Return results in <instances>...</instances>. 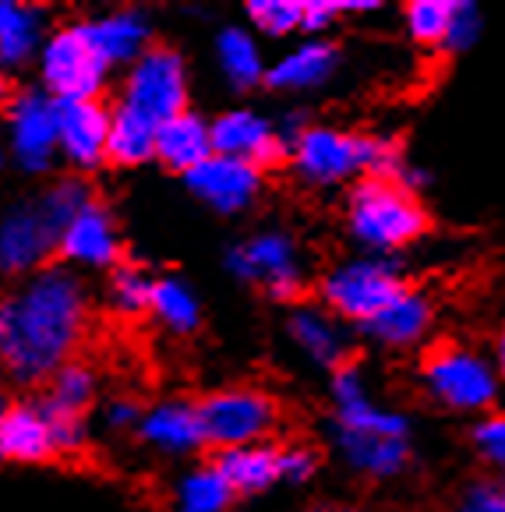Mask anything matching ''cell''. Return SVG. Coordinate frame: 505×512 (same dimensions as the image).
<instances>
[{"label": "cell", "mask_w": 505, "mask_h": 512, "mask_svg": "<svg viewBox=\"0 0 505 512\" xmlns=\"http://www.w3.org/2000/svg\"><path fill=\"white\" fill-rule=\"evenodd\" d=\"M39 71H43V92L50 99H99L110 64L92 43L89 25L75 22L46 39Z\"/></svg>", "instance_id": "6"}, {"label": "cell", "mask_w": 505, "mask_h": 512, "mask_svg": "<svg viewBox=\"0 0 505 512\" xmlns=\"http://www.w3.org/2000/svg\"><path fill=\"white\" fill-rule=\"evenodd\" d=\"M234 491L223 481L216 467H195L177 481L174 495H170V512H230L234 505Z\"/></svg>", "instance_id": "27"}, {"label": "cell", "mask_w": 505, "mask_h": 512, "mask_svg": "<svg viewBox=\"0 0 505 512\" xmlns=\"http://www.w3.org/2000/svg\"><path fill=\"white\" fill-rule=\"evenodd\" d=\"M96 400V371L82 361H68L46 378V396L43 403H50L61 414L85 417V410Z\"/></svg>", "instance_id": "31"}, {"label": "cell", "mask_w": 505, "mask_h": 512, "mask_svg": "<svg viewBox=\"0 0 505 512\" xmlns=\"http://www.w3.org/2000/svg\"><path fill=\"white\" fill-rule=\"evenodd\" d=\"M336 445H340L343 460L364 477H396L407 470L410 463V442L407 438H375V435H350V431H336Z\"/></svg>", "instance_id": "23"}, {"label": "cell", "mask_w": 505, "mask_h": 512, "mask_svg": "<svg viewBox=\"0 0 505 512\" xmlns=\"http://www.w3.org/2000/svg\"><path fill=\"white\" fill-rule=\"evenodd\" d=\"M138 438L166 456H188L202 449V421H198V403L191 400H159L142 410L138 417Z\"/></svg>", "instance_id": "19"}, {"label": "cell", "mask_w": 505, "mask_h": 512, "mask_svg": "<svg viewBox=\"0 0 505 512\" xmlns=\"http://www.w3.org/2000/svg\"><path fill=\"white\" fill-rule=\"evenodd\" d=\"M209 156H212L209 121H202L198 113L184 110L156 128V149H152V159H159L166 170L188 177L191 170H195L198 163H205Z\"/></svg>", "instance_id": "20"}, {"label": "cell", "mask_w": 505, "mask_h": 512, "mask_svg": "<svg viewBox=\"0 0 505 512\" xmlns=\"http://www.w3.org/2000/svg\"><path fill=\"white\" fill-rule=\"evenodd\" d=\"M470 442H474L477 456H481L491 470H498V474L505 477V414L481 417V421L474 424Z\"/></svg>", "instance_id": "35"}, {"label": "cell", "mask_w": 505, "mask_h": 512, "mask_svg": "<svg viewBox=\"0 0 505 512\" xmlns=\"http://www.w3.org/2000/svg\"><path fill=\"white\" fill-rule=\"evenodd\" d=\"M318 470V456L308 445H279V477L283 481L304 484L311 481Z\"/></svg>", "instance_id": "38"}, {"label": "cell", "mask_w": 505, "mask_h": 512, "mask_svg": "<svg viewBox=\"0 0 505 512\" xmlns=\"http://www.w3.org/2000/svg\"><path fill=\"white\" fill-rule=\"evenodd\" d=\"M184 181H188L191 195L198 202L223 212V216L244 212L262 195V170H255L248 163H237V159L216 156V152L205 163H198Z\"/></svg>", "instance_id": "16"}, {"label": "cell", "mask_w": 505, "mask_h": 512, "mask_svg": "<svg viewBox=\"0 0 505 512\" xmlns=\"http://www.w3.org/2000/svg\"><path fill=\"white\" fill-rule=\"evenodd\" d=\"M276 396L255 385H227V389L209 392L198 400V421H202V438L212 449H237V445L269 442L279 428Z\"/></svg>", "instance_id": "3"}, {"label": "cell", "mask_w": 505, "mask_h": 512, "mask_svg": "<svg viewBox=\"0 0 505 512\" xmlns=\"http://www.w3.org/2000/svg\"><path fill=\"white\" fill-rule=\"evenodd\" d=\"M290 339L297 347L311 357L315 364H325V368H340L347 364V339H343L340 325L329 311L322 308H297L287 322Z\"/></svg>", "instance_id": "24"}, {"label": "cell", "mask_w": 505, "mask_h": 512, "mask_svg": "<svg viewBox=\"0 0 505 512\" xmlns=\"http://www.w3.org/2000/svg\"><path fill=\"white\" fill-rule=\"evenodd\" d=\"M340 68V50L329 39H311V43L294 46L290 53H283L269 71H265V82L279 92H301L315 89V85L329 82Z\"/></svg>", "instance_id": "21"}, {"label": "cell", "mask_w": 505, "mask_h": 512, "mask_svg": "<svg viewBox=\"0 0 505 512\" xmlns=\"http://www.w3.org/2000/svg\"><path fill=\"white\" fill-rule=\"evenodd\" d=\"M216 53H219V68L227 75V82L234 89H251V85L265 82V64L258 43L248 29H223L216 39Z\"/></svg>", "instance_id": "30"}, {"label": "cell", "mask_w": 505, "mask_h": 512, "mask_svg": "<svg viewBox=\"0 0 505 512\" xmlns=\"http://www.w3.org/2000/svg\"><path fill=\"white\" fill-rule=\"evenodd\" d=\"M138 417H142V407L131 400H114L110 403V410H106V424L117 431L124 428H138Z\"/></svg>", "instance_id": "40"}, {"label": "cell", "mask_w": 505, "mask_h": 512, "mask_svg": "<svg viewBox=\"0 0 505 512\" xmlns=\"http://www.w3.org/2000/svg\"><path fill=\"white\" fill-rule=\"evenodd\" d=\"M57 438L43 400L11 403L0 414V463H46L57 460Z\"/></svg>", "instance_id": "17"}, {"label": "cell", "mask_w": 505, "mask_h": 512, "mask_svg": "<svg viewBox=\"0 0 505 512\" xmlns=\"http://www.w3.org/2000/svg\"><path fill=\"white\" fill-rule=\"evenodd\" d=\"M11 407V396H8V389H4V385H0V414H4V410Z\"/></svg>", "instance_id": "43"}, {"label": "cell", "mask_w": 505, "mask_h": 512, "mask_svg": "<svg viewBox=\"0 0 505 512\" xmlns=\"http://www.w3.org/2000/svg\"><path fill=\"white\" fill-rule=\"evenodd\" d=\"M421 378L431 400L456 414H477L498 400V371L477 350L460 343L431 347L421 361Z\"/></svg>", "instance_id": "4"}, {"label": "cell", "mask_w": 505, "mask_h": 512, "mask_svg": "<svg viewBox=\"0 0 505 512\" xmlns=\"http://www.w3.org/2000/svg\"><path fill=\"white\" fill-rule=\"evenodd\" d=\"M495 371L505 378V325H502V332H498V339H495Z\"/></svg>", "instance_id": "41"}, {"label": "cell", "mask_w": 505, "mask_h": 512, "mask_svg": "<svg viewBox=\"0 0 505 512\" xmlns=\"http://www.w3.org/2000/svg\"><path fill=\"white\" fill-rule=\"evenodd\" d=\"M89 329L82 279L61 265H43L15 294L0 297V368L15 382H46L75 361Z\"/></svg>", "instance_id": "1"}, {"label": "cell", "mask_w": 505, "mask_h": 512, "mask_svg": "<svg viewBox=\"0 0 505 512\" xmlns=\"http://www.w3.org/2000/svg\"><path fill=\"white\" fill-rule=\"evenodd\" d=\"M477 36H481V11H477L474 4H456L442 50H453V53L467 50V46L477 43Z\"/></svg>", "instance_id": "37"}, {"label": "cell", "mask_w": 505, "mask_h": 512, "mask_svg": "<svg viewBox=\"0 0 505 512\" xmlns=\"http://www.w3.org/2000/svg\"><path fill=\"white\" fill-rule=\"evenodd\" d=\"M407 287L403 276L396 272V265L385 262V258H347V262H336L318 283V294L322 304L336 318H347V322H371L392 297Z\"/></svg>", "instance_id": "7"}, {"label": "cell", "mask_w": 505, "mask_h": 512, "mask_svg": "<svg viewBox=\"0 0 505 512\" xmlns=\"http://www.w3.org/2000/svg\"><path fill=\"white\" fill-rule=\"evenodd\" d=\"M248 18L265 36H290L301 29V0H251Z\"/></svg>", "instance_id": "34"}, {"label": "cell", "mask_w": 505, "mask_h": 512, "mask_svg": "<svg viewBox=\"0 0 505 512\" xmlns=\"http://www.w3.org/2000/svg\"><path fill=\"white\" fill-rule=\"evenodd\" d=\"M89 25L92 43L99 46V53L106 57V64H131L149 50V22L138 11H117V15L96 18Z\"/></svg>", "instance_id": "25"}, {"label": "cell", "mask_w": 505, "mask_h": 512, "mask_svg": "<svg viewBox=\"0 0 505 512\" xmlns=\"http://www.w3.org/2000/svg\"><path fill=\"white\" fill-rule=\"evenodd\" d=\"M39 18L36 8L18 0H0V68H18L39 46Z\"/></svg>", "instance_id": "26"}, {"label": "cell", "mask_w": 505, "mask_h": 512, "mask_svg": "<svg viewBox=\"0 0 505 512\" xmlns=\"http://www.w3.org/2000/svg\"><path fill=\"white\" fill-rule=\"evenodd\" d=\"M332 403H336V431L375 438H407L410 421L400 410L371 400L364 371L357 364H340L332 378Z\"/></svg>", "instance_id": "11"}, {"label": "cell", "mask_w": 505, "mask_h": 512, "mask_svg": "<svg viewBox=\"0 0 505 512\" xmlns=\"http://www.w3.org/2000/svg\"><path fill=\"white\" fill-rule=\"evenodd\" d=\"M212 467L223 474L234 495H262L272 484H279V445L255 442V445H237V449L216 452Z\"/></svg>", "instance_id": "22"}, {"label": "cell", "mask_w": 505, "mask_h": 512, "mask_svg": "<svg viewBox=\"0 0 505 512\" xmlns=\"http://www.w3.org/2000/svg\"><path fill=\"white\" fill-rule=\"evenodd\" d=\"M152 283L156 276L142 269L135 262H117L110 272V304L121 315H145L149 311V297H152Z\"/></svg>", "instance_id": "33"}, {"label": "cell", "mask_w": 505, "mask_h": 512, "mask_svg": "<svg viewBox=\"0 0 505 512\" xmlns=\"http://www.w3.org/2000/svg\"><path fill=\"white\" fill-rule=\"evenodd\" d=\"M11 156L29 174H43L57 156V106L46 92H18L8 110Z\"/></svg>", "instance_id": "10"}, {"label": "cell", "mask_w": 505, "mask_h": 512, "mask_svg": "<svg viewBox=\"0 0 505 512\" xmlns=\"http://www.w3.org/2000/svg\"><path fill=\"white\" fill-rule=\"evenodd\" d=\"M57 251V230L46 223L39 202L11 205L0 216V272L4 276H32Z\"/></svg>", "instance_id": "12"}, {"label": "cell", "mask_w": 505, "mask_h": 512, "mask_svg": "<svg viewBox=\"0 0 505 512\" xmlns=\"http://www.w3.org/2000/svg\"><path fill=\"white\" fill-rule=\"evenodd\" d=\"M117 110L135 113L152 128L188 110V68L181 53L170 46H149L138 61H131Z\"/></svg>", "instance_id": "5"}, {"label": "cell", "mask_w": 505, "mask_h": 512, "mask_svg": "<svg viewBox=\"0 0 505 512\" xmlns=\"http://www.w3.org/2000/svg\"><path fill=\"white\" fill-rule=\"evenodd\" d=\"M149 311L177 336H188L198 329L202 322V308H198L195 290L177 276H159L152 283V297H149Z\"/></svg>", "instance_id": "29"}, {"label": "cell", "mask_w": 505, "mask_h": 512, "mask_svg": "<svg viewBox=\"0 0 505 512\" xmlns=\"http://www.w3.org/2000/svg\"><path fill=\"white\" fill-rule=\"evenodd\" d=\"M57 106V152L75 170H99L106 163L110 106L99 99H53Z\"/></svg>", "instance_id": "14"}, {"label": "cell", "mask_w": 505, "mask_h": 512, "mask_svg": "<svg viewBox=\"0 0 505 512\" xmlns=\"http://www.w3.org/2000/svg\"><path fill=\"white\" fill-rule=\"evenodd\" d=\"M209 135L216 156L237 159V163H248L255 170H269V166L283 163V156H287V138L251 110L219 113L216 121L209 124Z\"/></svg>", "instance_id": "13"}, {"label": "cell", "mask_w": 505, "mask_h": 512, "mask_svg": "<svg viewBox=\"0 0 505 512\" xmlns=\"http://www.w3.org/2000/svg\"><path fill=\"white\" fill-rule=\"evenodd\" d=\"M343 15L340 0H301V29L322 32Z\"/></svg>", "instance_id": "39"}, {"label": "cell", "mask_w": 505, "mask_h": 512, "mask_svg": "<svg viewBox=\"0 0 505 512\" xmlns=\"http://www.w3.org/2000/svg\"><path fill=\"white\" fill-rule=\"evenodd\" d=\"M453 11L456 0H410L407 8H403V22H407L410 39L421 46H431V50H442Z\"/></svg>", "instance_id": "32"}, {"label": "cell", "mask_w": 505, "mask_h": 512, "mask_svg": "<svg viewBox=\"0 0 505 512\" xmlns=\"http://www.w3.org/2000/svg\"><path fill=\"white\" fill-rule=\"evenodd\" d=\"M11 96H15V92H11V78H8V71L0 68V113L8 110V103H11Z\"/></svg>", "instance_id": "42"}, {"label": "cell", "mask_w": 505, "mask_h": 512, "mask_svg": "<svg viewBox=\"0 0 505 512\" xmlns=\"http://www.w3.org/2000/svg\"><path fill=\"white\" fill-rule=\"evenodd\" d=\"M347 230L361 248L385 255L421 241L428 230V209L414 191L396 181L364 177L347 198Z\"/></svg>", "instance_id": "2"}, {"label": "cell", "mask_w": 505, "mask_h": 512, "mask_svg": "<svg viewBox=\"0 0 505 512\" xmlns=\"http://www.w3.org/2000/svg\"><path fill=\"white\" fill-rule=\"evenodd\" d=\"M53 255H61L68 265H85V269L117 265L121 262V230H117L114 212L106 209L99 198L85 202L61 230Z\"/></svg>", "instance_id": "15"}, {"label": "cell", "mask_w": 505, "mask_h": 512, "mask_svg": "<svg viewBox=\"0 0 505 512\" xmlns=\"http://www.w3.org/2000/svg\"><path fill=\"white\" fill-rule=\"evenodd\" d=\"M156 149V128L138 121L128 110H110V135H106V163L114 166H142Z\"/></svg>", "instance_id": "28"}, {"label": "cell", "mask_w": 505, "mask_h": 512, "mask_svg": "<svg viewBox=\"0 0 505 512\" xmlns=\"http://www.w3.org/2000/svg\"><path fill=\"white\" fill-rule=\"evenodd\" d=\"M371 149H375V138L368 135L329 128V124H311L294 135L290 159L308 184L332 188V184L350 181L354 174H368Z\"/></svg>", "instance_id": "8"}, {"label": "cell", "mask_w": 505, "mask_h": 512, "mask_svg": "<svg viewBox=\"0 0 505 512\" xmlns=\"http://www.w3.org/2000/svg\"><path fill=\"white\" fill-rule=\"evenodd\" d=\"M460 512H505V477L470 484L460 498Z\"/></svg>", "instance_id": "36"}, {"label": "cell", "mask_w": 505, "mask_h": 512, "mask_svg": "<svg viewBox=\"0 0 505 512\" xmlns=\"http://www.w3.org/2000/svg\"><path fill=\"white\" fill-rule=\"evenodd\" d=\"M227 269L244 283L269 290L276 301H294L304 290V262L297 244L279 230L258 234L227 255Z\"/></svg>", "instance_id": "9"}, {"label": "cell", "mask_w": 505, "mask_h": 512, "mask_svg": "<svg viewBox=\"0 0 505 512\" xmlns=\"http://www.w3.org/2000/svg\"><path fill=\"white\" fill-rule=\"evenodd\" d=\"M435 325V304L424 290L403 287L371 322H364V336H371L385 350H410L424 343Z\"/></svg>", "instance_id": "18"}]
</instances>
